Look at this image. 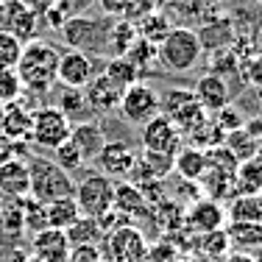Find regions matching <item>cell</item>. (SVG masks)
<instances>
[{"label": "cell", "instance_id": "60d3db41", "mask_svg": "<svg viewBox=\"0 0 262 262\" xmlns=\"http://www.w3.org/2000/svg\"><path fill=\"white\" fill-rule=\"evenodd\" d=\"M101 9L106 17H115V14H123V11L131 9V0H101Z\"/></svg>", "mask_w": 262, "mask_h": 262}, {"label": "cell", "instance_id": "f1b7e54d", "mask_svg": "<svg viewBox=\"0 0 262 262\" xmlns=\"http://www.w3.org/2000/svg\"><path fill=\"white\" fill-rule=\"evenodd\" d=\"M64 237H67V243H70V248H76V246H98V240H101L103 234H101V229H98L95 217L81 215L78 221L64 232Z\"/></svg>", "mask_w": 262, "mask_h": 262}, {"label": "cell", "instance_id": "e575fe53", "mask_svg": "<svg viewBox=\"0 0 262 262\" xmlns=\"http://www.w3.org/2000/svg\"><path fill=\"white\" fill-rule=\"evenodd\" d=\"M198 251L209 259H223L229 254L226 229H217V232H209V234H198Z\"/></svg>", "mask_w": 262, "mask_h": 262}, {"label": "cell", "instance_id": "d6a6232c", "mask_svg": "<svg viewBox=\"0 0 262 262\" xmlns=\"http://www.w3.org/2000/svg\"><path fill=\"white\" fill-rule=\"evenodd\" d=\"M167 31H170V23H167L165 14H159V11H145L142 23L137 26V36H142V39H148V42H154V45H159V42L165 39Z\"/></svg>", "mask_w": 262, "mask_h": 262}, {"label": "cell", "instance_id": "7a4b0ae2", "mask_svg": "<svg viewBox=\"0 0 262 262\" xmlns=\"http://www.w3.org/2000/svg\"><path fill=\"white\" fill-rule=\"evenodd\" d=\"M28 162V195L39 204H53L61 198H73L76 182L67 170H61L53 159L48 157H31Z\"/></svg>", "mask_w": 262, "mask_h": 262}, {"label": "cell", "instance_id": "f6af8a7d", "mask_svg": "<svg viewBox=\"0 0 262 262\" xmlns=\"http://www.w3.org/2000/svg\"><path fill=\"white\" fill-rule=\"evenodd\" d=\"M3 3H6V0H0V11H3Z\"/></svg>", "mask_w": 262, "mask_h": 262}, {"label": "cell", "instance_id": "d6986e66", "mask_svg": "<svg viewBox=\"0 0 262 262\" xmlns=\"http://www.w3.org/2000/svg\"><path fill=\"white\" fill-rule=\"evenodd\" d=\"M67 254H70V243H67L64 232L42 229L31 240V257L36 262H67Z\"/></svg>", "mask_w": 262, "mask_h": 262}, {"label": "cell", "instance_id": "1f68e13d", "mask_svg": "<svg viewBox=\"0 0 262 262\" xmlns=\"http://www.w3.org/2000/svg\"><path fill=\"white\" fill-rule=\"evenodd\" d=\"M101 73H106L115 84H120L123 90L131 86L134 81H140V73L134 70V64L126 59V56H112V59H106V64L101 67Z\"/></svg>", "mask_w": 262, "mask_h": 262}, {"label": "cell", "instance_id": "836d02e7", "mask_svg": "<svg viewBox=\"0 0 262 262\" xmlns=\"http://www.w3.org/2000/svg\"><path fill=\"white\" fill-rule=\"evenodd\" d=\"M126 59L134 64V70L140 73V76H145L148 67L157 61V45H154V42H148V39H142V36H137L134 45L126 51Z\"/></svg>", "mask_w": 262, "mask_h": 262}, {"label": "cell", "instance_id": "f546056e", "mask_svg": "<svg viewBox=\"0 0 262 262\" xmlns=\"http://www.w3.org/2000/svg\"><path fill=\"white\" fill-rule=\"evenodd\" d=\"M223 131L215 126V120L207 115L204 117V123H198L195 128L187 134V140H190V145L192 148H201V151H212V148H217V145H223Z\"/></svg>", "mask_w": 262, "mask_h": 262}, {"label": "cell", "instance_id": "7bdbcfd3", "mask_svg": "<svg viewBox=\"0 0 262 262\" xmlns=\"http://www.w3.org/2000/svg\"><path fill=\"white\" fill-rule=\"evenodd\" d=\"M257 51H259V53H262V28H259V31H257Z\"/></svg>", "mask_w": 262, "mask_h": 262}, {"label": "cell", "instance_id": "74e56055", "mask_svg": "<svg viewBox=\"0 0 262 262\" xmlns=\"http://www.w3.org/2000/svg\"><path fill=\"white\" fill-rule=\"evenodd\" d=\"M20 53H23V42L6 34V31H0V67L14 70L17 61H20Z\"/></svg>", "mask_w": 262, "mask_h": 262}, {"label": "cell", "instance_id": "603a6c76", "mask_svg": "<svg viewBox=\"0 0 262 262\" xmlns=\"http://www.w3.org/2000/svg\"><path fill=\"white\" fill-rule=\"evenodd\" d=\"M173 170L184 179V182H198L207 170V151L192 145H182L173 157Z\"/></svg>", "mask_w": 262, "mask_h": 262}, {"label": "cell", "instance_id": "7402d4cb", "mask_svg": "<svg viewBox=\"0 0 262 262\" xmlns=\"http://www.w3.org/2000/svg\"><path fill=\"white\" fill-rule=\"evenodd\" d=\"M229 237V248L240 254H251L262 251V223H229L226 229Z\"/></svg>", "mask_w": 262, "mask_h": 262}, {"label": "cell", "instance_id": "9a60e30c", "mask_svg": "<svg viewBox=\"0 0 262 262\" xmlns=\"http://www.w3.org/2000/svg\"><path fill=\"white\" fill-rule=\"evenodd\" d=\"M84 98H86L90 112H95V115H109V112H117V106H120L123 86L115 84L106 73H98V76L84 86Z\"/></svg>", "mask_w": 262, "mask_h": 262}, {"label": "cell", "instance_id": "30bf717a", "mask_svg": "<svg viewBox=\"0 0 262 262\" xmlns=\"http://www.w3.org/2000/svg\"><path fill=\"white\" fill-rule=\"evenodd\" d=\"M137 157H140V154H137L128 142L106 140L103 148L98 151V157L92 159V165L98 167L95 173H101V176L115 182V179H128L131 176V170H134V165H137Z\"/></svg>", "mask_w": 262, "mask_h": 262}, {"label": "cell", "instance_id": "b9f144b4", "mask_svg": "<svg viewBox=\"0 0 262 262\" xmlns=\"http://www.w3.org/2000/svg\"><path fill=\"white\" fill-rule=\"evenodd\" d=\"M223 262H257L251 257V254H240V251H229L226 257H223Z\"/></svg>", "mask_w": 262, "mask_h": 262}, {"label": "cell", "instance_id": "bcb514c9", "mask_svg": "<svg viewBox=\"0 0 262 262\" xmlns=\"http://www.w3.org/2000/svg\"><path fill=\"white\" fill-rule=\"evenodd\" d=\"M0 212H3V198H0Z\"/></svg>", "mask_w": 262, "mask_h": 262}, {"label": "cell", "instance_id": "9c48e42d", "mask_svg": "<svg viewBox=\"0 0 262 262\" xmlns=\"http://www.w3.org/2000/svg\"><path fill=\"white\" fill-rule=\"evenodd\" d=\"M101 73L95 56L84 53V51H67L59 53V70H56V84L61 86H70V90H84L92 78Z\"/></svg>", "mask_w": 262, "mask_h": 262}, {"label": "cell", "instance_id": "5bb4252c", "mask_svg": "<svg viewBox=\"0 0 262 262\" xmlns=\"http://www.w3.org/2000/svg\"><path fill=\"white\" fill-rule=\"evenodd\" d=\"M223 223H226V207L212 198H198L184 209V229L195 234L217 232V229H223Z\"/></svg>", "mask_w": 262, "mask_h": 262}, {"label": "cell", "instance_id": "2e32d148", "mask_svg": "<svg viewBox=\"0 0 262 262\" xmlns=\"http://www.w3.org/2000/svg\"><path fill=\"white\" fill-rule=\"evenodd\" d=\"M192 95H195V101L201 103V109L207 112V115H215L223 106L232 103L226 81L221 76H215V73H204V76L195 81V86H192Z\"/></svg>", "mask_w": 262, "mask_h": 262}, {"label": "cell", "instance_id": "8992f818", "mask_svg": "<svg viewBox=\"0 0 262 262\" xmlns=\"http://www.w3.org/2000/svg\"><path fill=\"white\" fill-rule=\"evenodd\" d=\"M112 198H115V182L101 173H86L81 182H76L73 201L84 217H101L103 212H109Z\"/></svg>", "mask_w": 262, "mask_h": 262}, {"label": "cell", "instance_id": "f35d334b", "mask_svg": "<svg viewBox=\"0 0 262 262\" xmlns=\"http://www.w3.org/2000/svg\"><path fill=\"white\" fill-rule=\"evenodd\" d=\"M209 117L215 120V126L221 128L223 134H229V131H237V128H243V123H246V120H243V115L234 109L232 103H229V106H223L221 112H215V115H209Z\"/></svg>", "mask_w": 262, "mask_h": 262}, {"label": "cell", "instance_id": "cb8c5ba5", "mask_svg": "<svg viewBox=\"0 0 262 262\" xmlns=\"http://www.w3.org/2000/svg\"><path fill=\"white\" fill-rule=\"evenodd\" d=\"M229 223H262V192L257 195H234L226 207Z\"/></svg>", "mask_w": 262, "mask_h": 262}, {"label": "cell", "instance_id": "e0dca14e", "mask_svg": "<svg viewBox=\"0 0 262 262\" xmlns=\"http://www.w3.org/2000/svg\"><path fill=\"white\" fill-rule=\"evenodd\" d=\"M28 162L23 157H14L11 162L0 165V198L3 201H20L28 195Z\"/></svg>", "mask_w": 262, "mask_h": 262}, {"label": "cell", "instance_id": "52a82bcc", "mask_svg": "<svg viewBox=\"0 0 262 262\" xmlns=\"http://www.w3.org/2000/svg\"><path fill=\"white\" fill-rule=\"evenodd\" d=\"M61 31V39L67 42V48L73 51H84L90 56L95 53H106V28L103 20H95V17H70L64 26L59 28Z\"/></svg>", "mask_w": 262, "mask_h": 262}, {"label": "cell", "instance_id": "4316f807", "mask_svg": "<svg viewBox=\"0 0 262 262\" xmlns=\"http://www.w3.org/2000/svg\"><path fill=\"white\" fill-rule=\"evenodd\" d=\"M223 145L229 148V154L237 159V162H248V159H257L259 157V145L262 142L257 137H251L246 128H237V131H229L223 137Z\"/></svg>", "mask_w": 262, "mask_h": 262}, {"label": "cell", "instance_id": "ba28073f", "mask_svg": "<svg viewBox=\"0 0 262 262\" xmlns=\"http://www.w3.org/2000/svg\"><path fill=\"white\" fill-rule=\"evenodd\" d=\"M117 112L123 115V120L128 126H145L151 117L159 115V92L145 81H134L131 86L123 90Z\"/></svg>", "mask_w": 262, "mask_h": 262}, {"label": "cell", "instance_id": "8fae6325", "mask_svg": "<svg viewBox=\"0 0 262 262\" xmlns=\"http://www.w3.org/2000/svg\"><path fill=\"white\" fill-rule=\"evenodd\" d=\"M36 28H39V14L34 11L31 0H6L3 11H0V31L11 34L20 39L23 45L36 39Z\"/></svg>", "mask_w": 262, "mask_h": 262}, {"label": "cell", "instance_id": "d4e9b609", "mask_svg": "<svg viewBox=\"0 0 262 262\" xmlns=\"http://www.w3.org/2000/svg\"><path fill=\"white\" fill-rule=\"evenodd\" d=\"M234 187H237V195H257V192H262V157L237 165Z\"/></svg>", "mask_w": 262, "mask_h": 262}, {"label": "cell", "instance_id": "4dcf8cb0", "mask_svg": "<svg viewBox=\"0 0 262 262\" xmlns=\"http://www.w3.org/2000/svg\"><path fill=\"white\" fill-rule=\"evenodd\" d=\"M56 109H61L67 117H70L73 123L81 120V117L90 112V106H86V98H84V90H70V86H61L59 98H56Z\"/></svg>", "mask_w": 262, "mask_h": 262}, {"label": "cell", "instance_id": "6da1fadb", "mask_svg": "<svg viewBox=\"0 0 262 262\" xmlns=\"http://www.w3.org/2000/svg\"><path fill=\"white\" fill-rule=\"evenodd\" d=\"M59 48H53L51 42L31 39L23 45L20 61H17L14 73L23 84V95L42 98L53 90L56 84V70H59Z\"/></svg>", "mask_w": 262, "mask_h": 262}, {"label": "cell", "instance_id": "ac0fdd59", "mask_svg": "<svg viewBox=\"0 0 262 262\" xmlns=\"http://www.w3.org/2000/svg\"><path fill=\"white\" fill-rule=\"evenodd\" d=\"M31 123H34V109H28V106L20 103V101L6 103L0 134L9 137L11 142H17V145H28L31 142Z\"/></svg>", "mask_w": 262, "mask_h": 262}, {"label": "cell", "instance_id": "d590c367", "mask_svg": "<svg viewBox=\"0 0 262 262\" xmlns=\"http://www.w3.org/2000/svg\"><path fill=\"white\" fill-rule=\"evenodd\" d=\"M53 162L67 173H76L84 167V157H81V151L73 145V140H67V142H61L59 148H53Z\"/></svg>", "mask_w": 262, "mask_h": 262}, {"label": "cell", "instance_id": "277c9868", "mask_svg": "<svg viewBox=\"0 0 262 262\" xmlns=\"http://www.w3.org/2000/svg\"><path fill=\"white\" fill-rule=\"evenodd\" d=\"M159 115H165L179 128V134L187 137L198 123H204L207 112L195 101L192 90H187V86H170L167 92L159 95Z\"/></svg>", "mask_w": 262, "mask_h": 262}, {"label": "cell", "instance_id": "484cf974", "mask_svg": "<svg viewBox=\"0 0 262 262\" xmlns=\"http://www.w3.org/2000/svg\"><path fill=\"white\" fill-rule=\"evenodd\" d=\"M81 217V212L76 207L73 198H61V201H53V204H45V221H48V229H56V232H67Z\"/></svg>", "mask_w": 262, "mask_h": 262}, {"label": "cell", "instance_id": "83f0119b", "mask_svg": "<svg viewBox=\"0 0 262 262\" xmlns=\"http://www.w3.org/2000/svg\"><path fill=\"white\" fill-rule=\"evenodd\" d=\"M137 39V28L131 26V23H115V26H109V34H106V53L112 56H126V51L131 45H134Z\"/></svg>", "mask_w": 262, "mask_h": 262}, {"label": "cell", "instance_id": "5b68a950", "mask_svg": "<svg viewBox=\"0 0 262 262\" xmlns=\"http://www.w3.org/2000/svg\"><path fill=\"white\" fill-rule=\"evenodd\" d=\"M73 120L61 109H56L53 103L34 109V123H31V142L28 145L42 148V151H53L61 142L70 140Z\"/></svg>", "mask_w": 262, "mask_h": 262}, {"label": "cell", "instance_id": "44dd1931", "mask_svg": "<svg viewBox=\"0 0 262 262\" xmlns=\"http://www.w3.org/2000/svg\"><path fill=\"white\" fill-rule=\"evenodd\" d=\"M112 209H117L120 215H126L128 221H134V217H140V215H148L151 204L145 201V195H142V190H140L137 184L120 182V184H115V198H112Z\"/></svg>", "mask_w": 262, "mask_h": 262}, {"label": "cell", "instance_id": "ffe728a7", "mask_svg": "<svg viewBox=\"0 0 262 262\" xmlns=\"http://www.w3.org/2000/svg\"><path fill=\"white\" fill-rule=\"evenodd\" d=\"M70 140H73V145L81 151L84 162H92V159L98 157V151L103 148L106 134H103L101 123H95V120H81V123H73Z\"/></svg>", "mask_w": 262, "mask_h": 262}, {"label": "cell", "instance_id": "8d00e7d4", "mask_svg": "<svg viewBox=\"0 0 262 262\" xmlns=\"http://www.w3.org/2000/svg\"><path fill=\"white\" fill-rule=\"evenodd\" d=\"M23 98V84L14 70L0 67V103H14Z\"/></svg>", "mask_w": 262, "mask_h": 262}, {"label": "cell", "instance_id": "3957f363", "mask_svg": "<svg viewBox=\"0 0 262 262\" xmlns=\"http://www.w3.org/2000/svg\"><path fill=\"white\" fill-rule=\"evenodd\" d=\"M201 39H198V31L192 28H170L157 45V61L170 73H190L201 61Z\"/></svg>", "mask_w": 262, "mask_h": 262}, {"label": "cell", "instance_id": "4fadbf2b", "mask_svg": "<svg viewBox=\"0 0 262 262\" xmlns=\"http://www.w3.org/2000/svg\"><path fill=\"white\" fill-rule=\"evenodd\" d=\"M148 254L145 237L140 229L123 226L117 232L106 234V257L103 262H142Z\"/></svg>", "mask_w": 262, "mask_h": 262}, {"label": "cell", "instance_id": "ee69618b", "mask_svg": "<svg viewBox=\"0 0 262 262\" xmlns=\"http://www.w3.org/2000/svg\"><path fill=\"white\" fill-rule=\"evenodd\" d=\"M3 115H6V103H0V123H3Z\"/></svg>", "mask_w": 262, "mask_h": 262}, {"label": "cell", "instance_id": "7c38bea8", "mask_svg": "<svg viewBox=\"0 0 262 262\" xmlns=\"http://www.w3.org/2000/svg\"><path fill=\"white\" fill-rule=\"evenodd\" d=\"M140 140H142V151L176 157V151L182 148L184 137L179 134V128L173 126L165 115H157V117H151L145 126H140Z\"/></svg>", "mask_w": 262, "mask_h": 262}, {"label": "cell", "instance_id": "ab89813d", "mask_svg": "<svg viewBox=\"0 0 262 262\" xmlns=\"http://www.w3.org/2000/svg\"><path fill=\"white\" fill-rule=\"evenodd\" d=\"M14 157H20V145H17V142H11L9 137H3V134H0V165L11 162Z\"/></svg>", "mask_w": 262, "mask_h": 262}]
</instances>
